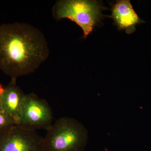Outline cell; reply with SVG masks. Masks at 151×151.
<instances>
[{
	"instance_id": "6da1fadb",
	"label": "cell",
	"mask_w": 151,
	"mask_h": 151,
	"mask_svg": "<svg viewBox=\"0 0 151 151\" xmlns=\"http://www.w3.org/2000/svg\"><path fill=\"white\" fill-rule=\"evenodd\" d=\"M49 52L45 37L36 27L19 22L0 25V70L11 79L33 73Z\"/></svg>"
},
{
	"instance_id": "7a4b0ae2",
	"label": "cell",
	"mask_w": 151,
	"mask_h": 151,
	"mask_svg": "<svg viewBox=\"0 0 151 151\" xmlns=\"http://www.w3.org/2000/svg\"><path fill=\"white\" fill-rule=\"evenodd\" d=\"M46 131L43 151H83L88 142L87 129L73 118L58 119Z\"/></svg>"
},
{
	"instance_id": "3957f363",
	"label": "cell",
	"mask_w": 151,
	"mask_h": 151,
	"mask_svg": "<svg viewBox=\"0 0 151 151\" xmlns=\"http://www.w3.org/2000/svg\"><path fill=\"white\" fill-rule=\"evenodd\" d=\"M103 8L97 1L88 0H60L52 8L55 19H68L79 26L86 38L100 21Z\"/></svg>"
},
{
	"instance_id": "277c9868",
	"label": "cell",
	"mask_w": 151,
	"mask_h": 151,
	"mask_svg": "<svg viewBox=\"0 0 151 151\" xmlns=\"http://www.w3.org/2000/svg\"><path fill=\"white\" fill-rule=\"evenodd\" d=\"M53 113L46 100L33 93L26 94L17 125L28 129L47 130L52 124Z\"/></svg>"
},
{
	"instance_id": "5b68a950",
	"label": "cell",
	"mask_w": 151,
	"mask_h": 151,
	"mask_svg": "<svg viewBox=\"0 0 151 151\" xmlns=\"http://www.w3.org/2000/svg\"><path fill=\"white\" fill-rule=\"evenodd\" d=\"M43 138L35 131L14 125L0 132V151H43Z\"/></svg>"
},
{
	"instance_id": "8992f818",
	"label": "cell",
	"mask_w": 151,
	"mask_h": 151,
	"mask_svg": "<svg viewBox=\"0 0 151 151\" xmlns=\"http://www.w3.org/2000/svg\"><path fill=\"white\" fill-rule=\"evenodd\" d=\"M111 17L119 30H125L127 34L132 33L136 26L144 22L138 17L129 0L117 1L112 8Z\"/></svg>"
},
{
	"instance_id": "52a82bcc",
	"label": "cell",
	"mask_w": 151,
	"mask_h": 151,
	"mask_svg": "<svg viewBox=\"0 0 151 151\" xmlns=\"http://www.w3.org/2000/svg\"><path fill=\"white\" fill-rule=\"evenodd\" d=\"M16 81L11 79L5 86L0 102V107L13 119L15 125L18 122L26 96L17 85Z\"/></svg>"
},
{
	"instance_id": "ba28073f",
	"label": "cell",
	"mask_w": 151,
	"mask_h": 151,
	"mask_svg": "<svg viewBox=\"0 0 151 151\" xmlns=\"http://www.w3.org/2000/svg\"><path fill=\"white\" fill-rule=\"evenodd\" d=\"M15 125L13 119L11 118L0 107V132Z\"/></svg>"
},
{
	"instance_id": "9c48e42d",
	"label": "cell",
	"mask_w": 151,
	"mask_h": 151,
	"mask_svg": "<svg viewBox=\"0 0 151 151\" xmlns=\"http://www.w3.org/2000/svg\"><path fill=\"white\" fill-rule=\"evenodd\" d=\"M5 89V86L0 83V102H1V99L2 97L3 94L4 92Z\"/></svg>"
}]
</instances>
